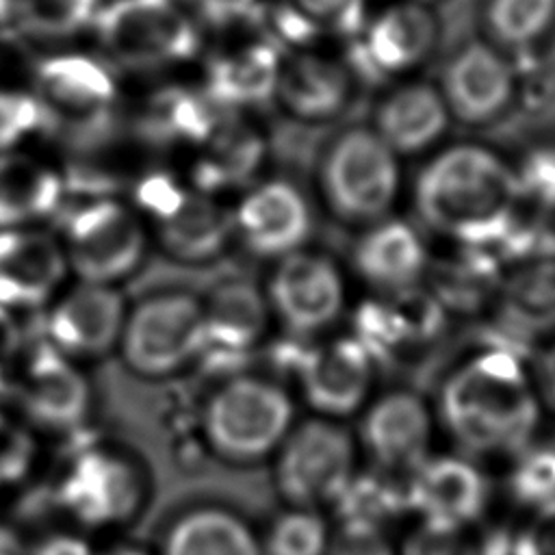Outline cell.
<instances>
[{
    "mask_svg": "<svg viewBox=\"0 0 555 555\" xmlns=\"http://www.w3.org/2000/svg\"><path fill=\"white\" fill-rule=\"evenodd\" d=\"M520 206L514 165L477 143L438 152L414 184V208L423 223L462 245L481 247L507 236Z\"/></svg>",
    "mask_w": 555,
    "mask_h": 555,
    "instance_id": "obj_1",
    "label": "cell"
},
{
    "mask_svg": "<svg viewBox=\"0 0 555 555\" xmlns=\"http://www.w3.org/2000/svg\"><path fill=\"white\" fill-rule=\"evenodd\" d=\"M540 399L522 360L492 347L449 373L440 390V416L473 453H518L540 423Z\"/></svg>",
    "mask_w": 555,
    "mask_h": 555,
    "instance_id": "obj_2",
    "label": "cell"
},
{
    "mask_svg": "<svg viewBox=\"0 0 555 555\" xmlns=\"http://www.w3.org/2000/svg\"><path fill=\"white\" fill-rule=\"evenodd\" d=\"M295 425L286 390L258 375H236L212 390L202 410V434L223 462L247 466L271 460Z\"/></svg>",
    "mask_w": 555,
    "mask_h": 555,
    "instance_id": "obj_3",
    "label": "cell"
},
{
    "mask_svg": "<svg viewBox=\"0 0 555 555\" xmlns=\"http://www.w3.org/2000/svg\"><path fill=\"white\" fill-rule=\"evenodd\" d=\"M319 186L338 219L375 223L388 217L397 202L401 186L399 156L373 128H347L330 141L321 156Z\"/></svg>",
    "mask_w": 555,
    "mask_h": 555,
    "instance_id": "obj_4",
    "label": "cell"
},
{
    "mask_svg": "<svg viewBox=\"0 0 555 555\" xmlns=\"http://www.w3.org/2000/svg\"><path fill=\"white\" fill-rule=\"evenodd\" d=\"M91 26L102 52L130 69L186 63L199 50L197 24L178 0H113Z\"/></svg>",
    "mask_w": 555,
    "mask_h": 555,
    "instance_id": "obj_5",
    "label": "cell"
},
{
    "mask_svg": "<svg viewBox=\"0 0 555 555\" xmlns=\"http://www.w3.org/2000/svg\"><path fill=\"white\" fill-rule=\"evenodd\" d=\"M273 486L286 505H332L356 475L353 436L334 418L314 416L291 427L273 453Z\"/></svg>",
    "mask_w": 555,
    "mask_h": 555,
    "instance_id": "obj_6",
    "label": "cell"
},
{
    "mask_svg": "<svg viewBox=\"0 0 555 555\" xmlns=\"http://www.w3.org/2000/svg\"><path fill=\"white\" fill-rule=\"evenodd\" d=\"M124 362L143 377H165L204 353L202 304L186 293H158L126 312Z\"/></svg>",
    "mask_w": 555,
    "mask_h": 555,
    "instance_id": "obj_7",
    "label": "cell"
},
{
    "mask_svg": "<svg viewBox=\"0 0 555 555\" xmlns=\"http://www.w3.org/2000/svg\"><path fill=\"white\" fill-rule=\"evenodd\" d=\"M61 245L67 267L82 282L113 286L139 267L145 230L126 204L95 197L67 215Z\"/></svg>",
    "mask_w": 555,
    "mask_h": 555,
    "instance_id": "obj_8",
    "label": "cell"
},
{
    "mask_svg": "<svg viewBox=\"0 0 555 555\" xmlns=\"http://www.w3.org/2000/svg\"><path fill=\"white\" fill-rule=\"evenodd\" d=\"M46 126L74 134H95L108 126L117 102V82L106 63L82 52L46 56L33 78Z\"/></svg>",
    "mask_w": 555,
    "mask_h": 555,
    "instance_id": "obj_9",
    "label": "cell"
},
{
    "mask_svg": "<svg viewBox=\"0 0 555 555\" xmlns=\"http://www.w3.org/2000/svg\"><path fill=\"white\" fill-rule=\"evenodd\" d=\"M306 403L325 418L358 412L373 388L375 358L356 336L330 338L291 351Z\"/></svg>",
    "mask_w": 555,
    "mask_h": 555,
    "instance_id": "obj_10",
    "label": "cell"
},
{
    "mask_svg": "<svg viewBox=\"0 0 555 555\" xmlns=\"http://www.w3.org/2000/svg\"><path fill=\"white\" fill-rule=\"evenodd\" d=\"M264 295L275 317L297 336L323 332L345 308L338 267L327 256L304 249L280 258Z\"/></svg>",
    "mask_w": 555,
    "mask_h": 555,
    "instance_id": "obj_11",
    "label": "cell"
},
{
    "mask_svg": "<svg viewBox=\"0 0 555 555\" xmlns=\"http://www.w3.org/2000/svg\"><path fill=\"white\" fill-rule=\"evenodd\" d=\"M351 39V65L364 78H399L431 54L438 41V20L423 2L401 0L366 20Z\"/></svg>",
    "mask_w": 555,
    "mask_h": 555,
    "instance_id": "obj_12",
    "label": "cell"
},
{
    "mask_svg": "<svg viewBox=\"0 0 555 555\" xmlns=\"http://www.w3.org/2000/svg\"><path fill=\"white\" fill-rule=\"evenodd\" d=\"M61 499L78 522L111 527L137 514L143 479L130 460L93 449L80 453L65 475Z\"/></svg>",
    "mask_w": 555,
    "mask_h": 555,
    "instance_id": "obj_13",
    "label": "cell"
},
{
    "mask_svg": "<svg viewBox=\"0 0 555 555\" xmlns=\"http://www.w3.org/2000/svg\"><path fill=\"white\" fill-rule=\"evenodd\" d=\"M13 386L33 423L65 431L78 427L89 412V386L74 362L48 340L30 349L17 364Z\"/></svg>",
    "mask_w": 555,
    "mask_h": 555,
    "instance_id": "obj_14",
    "label": "cell"
},
{
    "mask_svg": "<svg viewBox=\"0 0 555 555\" xmlns=\"http://www.w3.org/2000/svg\"><path fill=\"white\" fill-rule=\"evenodd\" d=\"M124 321V299L111 284L82 282L48 312L46 340L69 360L100 358L119 345Z\"/></svg>",
    "mask_w": 555,
    "mask_h": 555,
    "instance_id": "obj_15",
    "label": "cell"
},
{
    "mask_svg": "<svg viewBox=\"0 0 555 555\" xmlns=\"http://www.w3.org/2000/svg\"><path fill=\"white\" fill-rule=\"evenodd\" d=\"M408 512L421 522L466 529L488 503V483L481 470L457 455L425 457L405 486Z\"/></svg>",
    "mask_w": 555,
    "mask_h": 555,
    "instance_id": "obj_16",
    "label": "cell"
},
{
    "mask_svg": "<svg viewBox=\"0 0 555 555\" xmlns=\"http://www.w3.org/2000/svg\"><path fill=\"white\" fill-rule=\"evenodd\" d=\"M234 234L256 256L284 258L306 243L312 217L299 189L286 180L256 184L238 204Z\"/></svg>",
    "mask_w": 555,
    "mask_h": 555,
    "instance_id": "obj_17",
    "label": "cell"
},
{
    "mask_svg": "<svg viewBox=\"0 0 555 555\" xmlns=\"http://www.w3.org/2000/svg\"><path fill=\"white\" fill-rule=\"evenodd\" d=\"M516 74L509 61L481 41L460 48L442 72L440 93L451 117L464 124H483L505 111L514 98Z\"/></svg>",
    "mask_w": 555,
    "mask_h": 555,
    "instance_id": "obj_18",
    "label": "cell"
},
{
    "mask_svg": "<svg viewBox=\"0 0 555 555\" xmlns=\"http://www.w3.org/2000/svg\"><path fill=\"white\" fill-rule=\"evenodd\" d=\"M360 440L382 470H414L427 457L431 440L425 401L412 390L379 395L362 416Z\"/></svg>",
    "mask_w": 555,
    "mask_h": 555,
    "instance_id": "obj_19",
    "label": "cell"
},
{
    "mask_svg": "<svg viewBox=\"0 0 555 555\" xmlns=\"http://www.w3.org/2000/svg\"><path fill=\"white\" fill-rule=\"evenodd\" d=\"M61 241L35 228L0 230V308L43 306L67 273Z\"/></svg>",
    "mask_w": 555,
    "mask_h": 555,
    "instance_id": "obj_20",
    "label": "cell"
},
{
    "mask_svg": "<svg viewBox=\"0 0 555 555\" xmlns=\"http://www.w3.org/2000/svg\"><path fill=\"white\" fill-rule=\"evenodd\" d=\"M273 98L286 115L299 121H327L351 98V72L336 59L297 50L282 56Z\"/></svg>",
    "mask_w": 555,
    "mask_h": 555,
    "instance_id": "obj_21",
    "label": "cell"
},
{
    "mask_svg": "<svg viewBox=\"0 0 555 555\" xmlns=\"http://www.w3.org/2000/svg\"><path fill=\"white\" fill-rule=\"evenodd\" d=\"M152 219L165 254L189 264L217 258L234 234V215L195 186H182L171 204Z\"/></svg>",
    "mask_w": 555,
    "mask_h": 555,
    "instance_id": "obj_22",
    "label": "cell"
},
{
    "mask_svg": "<svg viewBox=\"0 0 555 555\" xmlns=\"http://www.w3.org/2000/svg\"><path fill=\"white\" fill-rule=\"evenodd\" d=\"M427 247L421 234L403 219L384 217L353 247L358 275L379 293H410L427 269Z\"/></svg>",
    "mask_w": 555,
    "mask_h": 555,
    "instance_id": "obj_23",
    "label": "cell"
},
{
    "mask_svg": "<svg viewBox=\"0 0 555 555\" xmlns=\"http://www.w3.org/2000/svg\"><path fill=\"white\" fill-rule=\"evenodd\" d=\"M204 312V353L215 362H234L247 356L264 336L269 325L267 295L247 280H230L219 284Z\"/></svg>",
    "mask_w": 555,
    "mask_h": 555,
    "instance_id": "obj_24",
    "label": "cell"
},
{
    "mask_svg": "<svg viewBox=\"0 0 555 555\" xmlns=\"http://www.w3.org/2000/svg\"><path fill=\"white\" fill-rule=\"evenodd\" d=\"M280 63V46L264 35L225 48L206 63L204 93L228 111L262 104L273 98Z\"/></svg>",
    "mask_w": 555,
    "mask_h": 555,
    "instance_id": "obj_25",
    "label": "cell"
},
{
    "mask_svg": "<svg viewBox=\"0 0 555 555\" xmlns=\"http://www.w3.org/2000/svg\"><path fill=\"white\" fill-rule=\"evenodd\" d=\"M451 113L438 87L403 82L375 106L373 130L397 154H418L442 139Z\"/></svg>",
    "mask_w": 555,
    "mask_h": 555,
    "instance_id": "obj_26",
    "label": "cell"
},
{
    "mask_svg": "<svg viewBox=\"0 0 555 555\" xmlns=\"http://www.w3.org/2000/svg\"><path fill=\"white\" fill-rule=\"evenodd\" d=\"M223 111L215 128L195 147L193 186L202 193H217L245 186L264 160V141L256 128Z\"/></svg>",
    "mask_w": 555,
    "mask_h": 555,
    "instance_id": "obj_27",
    "label": "cell"
},
{
    "mask_svg": "<svg viewBox=\"0 0 555 555\" xmlns=\"http://www.w3.org/2000/svg\"><path fill=\"white\" fill-rule=\"evenodd\" d=\"M156 555H262L260 531L236 509L204 503L171 518Z\"/></svg>",
    "mask_w": 555,
    "mask_h": 555,
    "instance_id": "obj_28",
    "label": "cell"
},
{
    "mask_svg": "<svg viewBox=\"0 0 555 555\" xmlns=\"http://www.w3.org/2000/svg\"><path fill=\"white\" fill-rule=\"evenodd\" d=\"M63 178L46 163L20 154H0V230L30 228L54 215L63 202Z\"/></svg>",
    "mask_w": 555,
    "mask_h": 555,
    "instance_id": "obj_29",
    "label": "cell"
},
{
    "mask_svg": "<svg viewBox=\"0 0 555 555\" xmlns=\"http://www.w3.org/2000/svg\"><path fill=\"white\" fill-rule=\"evenodd\" d=\"M204 91L169 87L152 98L143 115L145 132L156 141L197 147L223 115Z\"/></svg>",
    "mask_w": 555,
    "mask_h": 555,
    "instance_id": "obj_30",
    "label": "cell"
},
{
    "mask_svg": "<svg viewBox=\"0 0 555 555\" xmlns=\"http://www.w3.org/2000/svg\"><path fill=\"white\" fill-rule=\"evenodd\" d=\"M499 308L520 332H555V260L514 269L499 288Z\"/></svg>",
    "mask_w": 555,
    "mask_h": 555,
    "instance_id": "obj_31",
    "label": "cell"
},
{
    "mask_svg": "<svg viewBox=\"0 0 555 555\" xmlns=\"http://www.w3.org/2000/svg\"><path fill=\"white\" fill-rule=\"evenodd\" d=\"M336 522H356L388 529L408 512L405 486H397L388 473H356L332 503Z\"/></svg>",
    "mask_w": 555,
    "mask_h": 555,
    "instance_id": "obj_32",
    "label": "cell"
},
{
    "mask_svg": "<svg viewBox=\"0 0 555 555\" xmlns=\"http://www.w3.org/2000/svg\"><path fill=\"white\" fill-rule=\"evenodd\" d=\"M332 529L319 509L286 505L260 533L262 555H327Z\"/></svg>",
    "mask_w": 555,
    "mask_h": 555,
    "instance_id": "obj_33",
    "label": "cell"
},
{
    "mask_svg": "<svg viewBox=\"0 0 555 555\" xmlns=\"http://www.w3.org/2000/svg\"><path fill=\"white\" fill-rule=\"evenodd\" d=\"M555 22V0H490L486 26L492 39L512 50L531 48Z\"/></svg>",
    "mask_w": 555,
    "mask_h": 555,
    "instance_id": "obj_34",
    "label": "cell"
},
{
    "mask_svg": "<svg viewBox=\"0 0 555 555\" xmlns=\"http://www.w3.org/2000/svg\"><path fill=\"white\" fill-rule=\"evenodd\" d=\"M100 0H13V24L33 37L63 39L91 26Z\"/></svg>",
    "mask_w": 555,
    "mask_h": 555,
    "instance_id": "obj_35",
    "label": "cell"
},
{
    "mask_svg": "<svg viewBox=\"0 0 555 555\" xmlns=\"http://www.w3.org/2000/svg\"><path fill=\"white\" fill-rule=\"evenodd\" d=\"M518 460L509 473L512 496L533 509L542 512L555 507V449L538 447L518 451Z\"/></svg>",
    "mask_w": 555,
    "mask_h": 555,
    "instance_id": "obj_36",
    "label": "cell"
},
{
    "mask_svg": "<svg viewBox=\"0 0 555 555\" xmlns=\"http://www.w3.org/2000/svg\"><path fill=\"white\" fill-rule=\"evenodd\" d=\"M522 204L529 202L542 210H555V145L531 147L514 165Z\"/></svg>",
    "mask_w": 555,
    "mask_h": 555,
    "instance_id": "obj_37",
    "label": "cell"
},
{
    "mask_svg": "<svg viewBox=\"0 0 555 555\" xmlns=\"http://www.w3.org/2000/svg\"><path fill=\"white\" fill-rule=\"evenodd\" d=\"M46 126L37 98L20 89H0V154L13 152L26 137Z\"/></svg>",
    "mask_w": 555,
    "mask_h": 555,
    "instance_id": "obj_38",
    "label": "cell"
},
{
    "mask_svg": "<svg viewBox=\"0 0 555 555\" xmlns=\"http://www.w3.org/2000/svg\"><path fill=\"white\" fill-rule=\"evenodd\" d=\"M319 33L356 37L366 24V0H288Z\"/></svg>",
    "mask_w": 555,
    "mask_h": 555,
    "instance_id": "obj_39",
    "label": "cell"
},
{
    "mask_svg": "<svg viewBox=\"0 0 555 555\" xmlns=\"http://www.w3.org/2000/svg\"><path fill=\"white\" fill-rule=\"evenodd\" d=\"M399 555H477L466 529L421 522L401 544Z\"/></svg>",
    "mask_w": 555,
    "mask_h": 555,
    "instance_id": "obj_40",
    "label": "cell"
},
{
    "mask_svg": "<svg viewBox=\"0 0 555 555\" xmlns=\"http://www.w3.org/2000/svg\"><path fill=\"white\" fill-rule=\"evenodd\" d=\"M327 555H397V551L388 538V529L336 522L330 535Z\"/></svg>",
    "mask_w": 555,
    "mask_h": 555,
    "instance_id": "obj_41",
    "label": "cell"
},
{
    "mask_svg": "<svg viewBox=\"0 0 555 555\" xmlns=\"http://www.w3.org/2000/svg\"><path fill=\"white\" fill-rule=\"evenodd\" d=\"M516 555H555V507L535 512L529 527L514 531Z\"/></svg>",
    "mask_w": 555,
    "mask_h": 555,
    "instance_id": "obj_42",
    "label": "cell"
},
{
    "mask_svg": "<svg viewBox=\"0 0 555 555\" xmlns=\"http://www.w3.org/2000/svg\"><path fill=\"white\" fill-rule=\"evenodd\" d=\"M17 351H20V334L4 308H0V390L9 384L13 386V377L17 371Z\"/></svg>",
    "mask_w": 555,
    "mask_h": 555,
    "instance_id": "obj_43",
    "label": "cell"
},
{
    "mask_svg": "<svg viewBox=\"0 0 555 555\" xmlns=\"http://www.w3.org/2000/svg\"><path fill=\"white\" fill-rule=\"evenodd\" d=\"M538 371L540 397H544L548 405L555 410V343H551V347L542 353Z\"/></svg>",
    "mask_w": 555,
    "mask_h": 555,
    "instance_id": "obj_44",
    "label": "cell"
},
{
    "mask_svg": "<svg viewBox=\"0 0 555 555\" xmlns=\"http://www.w3.org/2000/svg\"><path fill=\"white\" fill-rule=\"evenodd\" d=\"M37 555H93V551L76 538H54L48 544L39 546Z\"/></svg>",
    "mask_w": 555,
    "mask_h": 555,
    "instance_id": "obj_45",
    "label": "cell"
},
{
    "mask_svg": "<svg viewBox=\"0 0 555 555\" xmlns=\"http://www.w3.org/2000/svg\"><path fill=\"white\" fill-rule=\"evenodd\" d=\"M477 555H516L514 531H496L488 535L479 546Z\"/></svg>",
    "mask_w": 555,
    "mask_h": 555,
    "instance_id": "obj_46",
    "label": "cell"
},
{
    "mask_svg": "<svg viewBox=\"0 0 555 555\" xmlns=\"http://www.w3.org/2000/svg\"><path fill=\"white\" fill-rule=\"evenodd\" d=\"M93 555H156V553H152L150 548L137 542H113L108 546L93 551Z\"/></svg>",
    "mask_w": 555,
    "mask_h": 555,
    "instance_id": "obj_47",
    "label": "cell"
},
{
    "mask_svg": "<svg viewBox=\"0 0 555 555\" xmlns=\"http://www.w3.org/2000/svg\"><path fill=\"white\" fill-rule=\"evenodd\" d=\"M13 24V0H0V35H7Z\"/></svg>",
    "mask_w": 555,
    "mask_h": 555,
    "instance_id": "obj_48",
    "label": "cell"
},
{
    "mask_svg": "<svg viewBox=\"0 0 555 555\" xmlns=\"http://www.w3.org/2000/svg\"><path fill=\"white\" fill-rule=\"evenodd\" d=\"M0 37H4V35H0Z\"/></svg>",
    "mask_w": 555,
    "mask_h": 555,
    "instance_id": "obj_49",
    "label": "cell"
}]
</instances>
